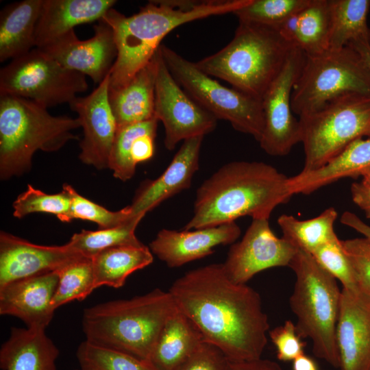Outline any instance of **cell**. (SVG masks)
Listing matches in <instances>:
<instances>
[{
	"label": "cell",
	"mask_w": 370,
	"mask_h": 370,
	"mask_svg": "<svg viewBox=\"0 0 370 370\" xmlns=\"http://www.w3.org/2000/svg\"><path fill=\"white\" fill-rule=\"evenodd\" d=\"M169 292L204 341L217 347L228 360L261 358L269 323L260 296L246 284L230 280L222 263L186 272Z\"/></svg>",
	"instance_id": "obj_1"
},
{
	"label": "cell",
	"mask_w": 370,
	"mask_h": 370,
	"mask_svg": "<svg viewBox=\"0 0 370 370\" xmlns=\"http://www.w3.org/2000/svg\"><path fill=\"white\" fill-rule=\"evenodd\" d=\"M288 180V177L263 162L227 163L198 188L193 215L184 230L215 227L244 216L269 219L278 206L293 195Z\"/></svg>",
	"instance_id": "obj_2"
},
{
	"label": "cell",
	"mask_w": 370,
	"mask_h": 370,
	"mask_svg": "<svg viewBox=\"0 0 370 370\" xmlns=\"http://www.w3.org/2000/svg\"><path fill=\"white\" fill-rule=\"evenodd\" d=\"M249 0L150 1L126 16L114 8L103 16L112 28L117 49L109 89L125 86L153 58L163 38L177 27L211 16L234 13Z\"/></svg>",
	"instance_id": "obj_3"
},
{
	"label": "cell",
	"mask_w": 370,
	"mask_h": 370,
	"mask_svg": "<svg viewBox=\"0 0 370 370\" xmlns=\"http://www.w3.org/2000/svg\"><path fill=\"white\" fill-rule=\"evenodd\" d=\"M176 310L169 291L155 288L86 308L83 331L91 343L149 361L163 326Z\"/></svg>",
	"instance_id": "obj_4"
},
{
	"label": "cell",
	"mask_w": 370,
	"mask_h": 370,
	"mask_svg": "<svg viewBox=\"0 0 370 370\" xmlns=\"http://www.w3.org/2000/svg\"><path fill=\"white\" fill-rule=\"evenodd\" d=\"M293 47L278 28L239 21L225 47L195 64L207 75L262 100Z\"/></svg>",
	"instance_id": "obj_5"
},
{
	"label": "cell",
	"mask_w": 370,
	"mask_h": 370,
	"mask_svg": "<svg viewBox=\"0 0 370 370\" xmlns=\"http://www.w3.org/2000/svg\"><path fill=\"white\" fill-rule=\"evenodd\" d=\"M78 118L53 116L25 98L0 95V177L8 180L29 171L38 150L53 152L78 137Z\"/></svg>",
	"instance_id": "obj_6"
},
{
	"label": "cell",
	"mask_w": 370,
	"mask_h": 370,
	"mask_svg": "<svg viewBox=\"0 0 370 370\" xmlns=\"http://www.w3.org/2000/svg\"><path fill=\"white\" fill-rule=\"evenodd\" d=\"M288 267L295 275L291 309L297 317L298 334L310 338L313 354L334 368H340L336 340L341 290L336 280L312 256L298 249Z\"/></svg>",
	"instance_id": "obj_7"
},
{
	"label": "cell",
	"mask_w": 370,
	"mask_h": 370,
	"mask_svg": "<svg viewBox=\"0 0 370 370\" xmlns=\"http://www.w3.org/2000/svg\"><path fill=\"white\" fill-rule=\"evenodd\" d=\"M370 95V71L360 55L346 46L306 56L293 86L291 106L299 117L348 94Z\"/></svg>",
	"instance_id": "obj_8"
},
{
	"label": "cell",
	"mask_w": 370,
	"mask_h": 370,
	"mask_svg": "<svg viewBox=\"0 0 370 370\" xmlns=\"http://www.w3.org/2000/svg\"><path fill=\"white\" fill-rule=\"evenodd\" d=\"M299 120L305 155L302 171L319 169L354 140L370 138V95H345Z\"/></svg>",
	"instance_id": "obj_9"
},
{
	"label": "cell",
	"mask_w": 370,
	"mask_h": 370,
	"mask_svg": "<svg viewBox=\"0 0 370 370\" xmlns=\"http://www.w3.org/2000/svg\"><path fill=\"white\" fill-rule=\"evenodd\" d=\"M159 48L171 75L190 97L217 119L229 121L259 142L264 124L262 100L222 85L165 45Z\"/></svg>",
	"instance_id": "obj_10"
},
{
	"label": "cell",
	"mask_w": 370,
	"mask_h": 370,
	"mask_svg": "<svg viewBox=\"0 0 370 370\" xmlns=\"http://www.w3.org/2000/svg\"><path fill=\"white\" fill-rule=\"evenodd\" d=\"M88 88L86 75L65 68L37 47L0 70V95L29 99L46 108L69 104Z\"/></svg>",
	"instance_id": "obj_11"
},
{
	"label": "cell",
	"mask_w": 370,
	"mask_h": 370,
	"mask_svg": "<svg viewBox=\"0 0 370 370\" xmlns=\"http://www.w3.org/2000/svg\"><path fill=\"white\" fill-rule=\"evenodd\" d=\"M305 58L301 50L293 47L281 71L262 98L264 124L259 143L271 156H286L301 142V125L292 110L291 94Z\"/></svg>",
	"instance_id": "obj_12"
},
{
	"label": "cell",
	"mask_w": 370,
	"mask_h": 370,
	"mask_svg": "<svg viewBox=\"0 0 370 370\" xmlns=\"http://www.w3.org/2000/svg\"><path fill=\"white\" fill-rule=\"evenodd\" d=\"M156 57L155 118L162 122L164 145L171 151L181 140L204 136L212 132L217 119L180 86L168 69L160 48Z\"/></svg>",
	"instance_id": "obj_13"
},
{
	"label": "cell",
	"mask_w": 370,
	"mask_h": 370,
	"mask_svg": "<svg viewBox=\"0 0 370 370\" xmlns=\"http://www.w3.org/2000/svg\"><path fill=\"white\" fill-rule=\"evenodd\" d=\"M297 249L291 242L274 234L269 219H253L242 239L232 245L222 264L230 280L246 284L262 271L288 267Z\"/></svg>",
	"instance_id": "obj_14"
},
{
	"label": "cell",
	"mask_w": 370,
	"mask_h": 370,
	"mask_svg": "<svg viewBox=\"0 0 370 370\" xmlns=\"http://www.w3.org/2000/svg\"><path fill=\"white\" fill-rule=\"evenodd\" d=\"M93 28V36L87 40H79L73 29L39 49L65 68L99 84L110 73L117 49L112 29L106 21L100 19Z\"/></svg>",
	"instance_id": "obj_15"
},
{
	"label": "cell",
	"mask_w": 370,
	"mask_h": 370,
	"mask_svg": "<svg viewBox=\"0 0 370 370\" xmlns=\"http://www.w3.org/2000/svg\"><path fill=\"white\" fill-rule=\"evenodd\" d=\"M110 73L86 97H77L70 108L83 128L79 143L80 160L97 169L108 168L111 149L118 125L109 101Z\"/></svg>",
	"instance_id": "obj_16"
},
{
	"label": "cell",
	"mask_w": 370,
	"mask_h": 370,
	"mask_svg": "<svg viewBox=\"0 0 370 370\" xmlns=\"http://www.w3.org/2000/svg\"><path fill=\"white\" fill-rule=\"evenodd\" d=\"M83 256L67 243L40 245L1 231L0 233V287L10 282L58 271Z\"/></svg>",
	"instance_id": "obj_17"
},
{
	"label": "cell",
	"mask_w": 370,
	"mask_h": 370,
	"mask_svg": "<svg viewBox=\"0 0 370 370\" xmlns=\"http://www.w3.org/2000/svg\"><path fill=\"white\" fill-rule=\"evenodd\" d=\"M241 234L235 221L193 230L162 229L149 247L169 267L176 268L212 254L216 246L233 244Z\"/></svg>",
	"instance_id": "obj_18"
},
{
	"label": "cell",
	"mask_w": 370,
	"mask_h": 370,
	"mask_svg": "<svg viewBox=\"0 0 370 370\" xmlns=\"http://www.w3.org/2000/svg\"><path fill=\"white\" fill-rule=\"evenodd\" d=\"M336 340L341 370H370V297L342 288Z\"/></svg>",
	"instance_id": "obj_19"
},
{
	"label": "cell",
	"mask_w": 370,
	"mask_h": 370,
	"mask_svg": "<svg viewBox=\"0 0 370 370\" xmlns=\"http://www.w3.org/2000/svg\"><path fill=\"white\" fill-rule=\"evenodd\" d=\"M58 281L53 271L0 287V314L16 317L28 328H46L53 317L51 301Z\"/></svg>",
	"instance_id": "obj_20"
},
{
	"label": "cell",
	"mask_w": 370,
	"mask_h": 370,
	"mask_svg": "<svg viewBox=\"0 0 370 370\" xmlns=\"http://www.w3.org/2000/svg\"><path fill=\"white\" fill-rule=\"evenodd\" d=\"M203 138L184 140L165 171L156 180L142 184L130 205L133 217H145L166 199L190 187L199 169Z\"/></svg>",
	"instance_id": "obj_21"
},
{
	"label": "cell",
	"mask_w": 370,
	"mask_h": 370,
	"mask_svg": "<svg viewBox=\"0 0 370 370\" xmlns=\"http://www.w3.org/2000/svg\"><path fill=\"white\" fill-rule=\"evenodd\" d=\"M114 0H43L35 32L36 47L57 40L75 26L98 21Z\"/></svg>",
	"instance_id": "obj_22"
},
{
	"label": "cell",
	"mask_w": 370,
	"mask_h": 370,
	"mask_svg": "<svg viewBox=\"0 0 370 370\" xmlns=\"http://www.w3.org/2000/svg\"><path fill=\"white\" fill-rule=\"evenodd\" d=\"M370 172V138H358L319 169L288 177L293 195H309L341 179H356Z\"/></svg>",
	"instance_id": "obj_23"
},
{
	"label": "cell",
	"mask_w": 370,
	"mask_h": 370,
	"mask_svg": "<svg viewBox=\"0 0 370 370\" xmlns=\"http://www.w3.org/2000/svg\"><path fill=\"white\" fill-rule=\"evenodd\" d=\"M40 327H13L0 349L2 370H58L59 349Z\"/></svg>",
	"instance_id": "obj_24"
},
{
	"label": "cell",
	"mask_w": 370,
	"mask_h": 370,
	"mask_svg": "<svg viewBox=\"0 0 370 370\" xmlns=\"http://www.w3.org/2000/svg\"><path fill=\"white\" fill-rule=\"evenodd\" d=\"M156 72L155 54L125 86L109 89V101L118 127L155 118Z\"/></svg>",
	"instance_id": "obj_25"
},
{
	"label": "cell",
	"mask_w": 370,
	"mask_h": 370,
	"mask_svg": "<svg viewBox=\"0 0 370 370\" xmlns=\"http://www.w3.org/2000/svg\"><path fill=\"white\" fill-rule=\"evenodd\" d=\"M158 123L153 118L118 127L108 164L114 177L123 182L130 180L136 164L152 158Z\"/></svg>",
	"instance_id": "obj_26"
},
{
	"label": "cell",
	"mask_w": 370,
	"mask_h": 370,
	"mask_svg": "<svg viewBox=\"0 0 370 370\" xmlns=\"http://www.w3.org/2000/svg\"><path fill=\"white\" fill-rule=\"evenodd\" d=\"M43 0H23L4 7L0 13V61L28 53L35 44V32Z\"/></svg>",
	"instance_id": "obj_27"
},
{
	"label": "cell",
	"mask_w": 370,
	"mask_h": 370,
	"mask_svg": "<svg viewBox=\"0 0 370 370\" xmlns=\"http://www.w3.org/2000/svg\"><path fill=\"white\" fill-rule=\"evenodd\" d=\"M330 16L328 0H310L279 28L283 38L306 56L329 49Z\"/></svg>",
	"instance_id": "obj_28"
},
{
	"label": "cell",
	"mask_w": 370,
	"mask_h": 370,
	"mask_svg": "<svg viewBox=\"0 0 370 370\" xmlns=\"http://www.w3.org/2000/svg\"><path fill=\"white\" fill-rule=\"evenodd\" d=\"M204 341L193 323L177 308L163 326L149 362L157 370H175Z\"/></svg>",
	"instance_id": "obj_29"
},
{
	"label": "cell",
	"mask_w": 370,
	"mask_h": 370,
	"mask_svg": "<svg viewBox=\"0 0 370 370\" xmlns=\"http://www.w3.org/2000/svg\"><path fill=\"white\" fill-rule=\"evenodd\" d=\"M92 260L96 288H120L130 275L152 263L153 257L149 247L143 244L128 245L103 250Z\"/></svg>",
	"instance_id": "obj_30"
},
{
	"label": "cell",
	"mask_w": 370,
	"mask_h": 370,
	"mask_svg": "<svg viewBox=\"0 0 370 370\" xmlns=\"http://www.w3.org/2000/svg\"><path fill=\"white\" fill-rule=\"evenodd\" d=\"M328 6L329 49H340L352 42L370 43L369 0H328Z\"/></svg>",
	"instance_id": "obj_31"
},
{
	"label": "cell",
	"mask_w": 370,
	"mask_h": 370,
	"mask_svg": "<svg viewBox=\"0 0 370 370\" xmlns=\"http://www.w3.org/2000/svg\"><path fill=\"white\" fill-rule=\"evenodd\" d=\"M338 213L333 207L323 210L317 217L299 220L289 214H282L278 219L284 238L298 249L308 253L322 245L337 238L334 232V223Z\"/></svg>",
	"instance_id": "obj_32"
},
{
	"label": "cell",
	"mask_w": 370,
	"mask_h": 370,
	"mask_svg": "<svg viewBox=\"0 0 370 370\" xmlns=\"http://www.w3.org/2000/svg\"><path fill=\"white\" fill-rule=\"evenodd\" d=\"M144 217H134L121 225L99 229L96 231L83 230L75 233L67 244L83 256L92 258L103 250L121 245L143 244L136 237L135 231Z\"/></svg>",
	"instance_id": "obj_33"
},
{
	"label": "cell",
	"mask_w": 370,
	"mask_h": 370,
	"mask_svg": "<svg viewBox=\"0 0 370 370\" xmlns=\"http://www.w3.org/2000/svg\"><path fill=\"white\" fill-rule=\"evenodd\" d=\"M56 273L59 281L51 301L53 310L72 301L84 300L96 288L92 258L80 256Z\"/></svg>",
	"instance_id": "obj_34"
},
{
	"label": "cell",
	"mask_w": 370,
	"mask_h": 370,
	"mask_svg": "<svg viewBox=\"0 0 370 370\" xmlns=\"http://www.w3.org/2000/svg\"><path fill=\"white\" fill-rule=\"evenodd\" d=\"M76 356L82 370H157L147 360L87 341L79 344Z\"/></svg>",
	"instance_id": "obj_35"
},
{
	"label": "cell",
	"mask_w": 370,
	"mask_h": 370,
	"mask_svg": "<svg viewBox=\"0 0 370 370\" xmlns=\"http://www.w3.org/2000/svg\"><path fill=\"white\" fill-rule=\"evenodd\" d=\"M310 0H249L235 11L240 22L260 24L279 29L293 14L306 6Z\"/></svg>",
	"instance_id": "obj_36"
},
{
	"label": "cell",
	"mask_w": 370,
	"mask_h": 370,
	"mask_svg": "<svg viewBox=\"0 0 370 370\" xmlns=\"http://www.w3.org/2000/svg\"><path fill=\"white\" fill-rule=\"evenodd\" d=\"M71 198L63 190L57 194H47L28 185L25 191L14 201L13 216L21 219L35 212L53 214L62 222H69Z\"/></svg>",
	"instance_id": "obj_37"
},
{
	"label": "cell",
	"mask_w": 370,
	"mask_h": 370,
	"mask_svg": "<svg viewBox=\"0 0 370 370\" xmlns=\"http://www.w3.org/2000/svg\"><path fill=\"white\" fill-rule=\"evenodd\" d=\"M62 190L71 198L69 222L75 219L86 220L97 223L99 229H107L121 225L134 218L130 206L118 211H110L84 197L69 184H63Z\"/></svg>",
	"instance_id": "obj_38"
},
{
	"label": "cell",
	"mask_w": 370,
	"mask_h": 370,
	"mask_svg": "<svg viewBox=\"0 0 370 370\" xmlns=\"http://www.w3.org/2000/svg\"><path fill=\"white\" fill-rule=\"evenodd\" d=\"M310 254L323 269L341 282L343 288L360 292L342 241L338 237L319 247Z\"/></svg>",
	"instance_id": "obj_39"
},
{
	"label": "cell",
	"mask_w": 370,
	"mask_h": 370,
	"mask_svg": "<svg viewBox=\"0 0 370 370\" xmlns=\"http://www.w3.org/2000/svg\"><path fill=\"white\" fill-rule=\"evenodd\" d=\"M351 263L358 288L370 297V240L365 237L342 241Z\"/></svg>",
	"instance_id": "obj_40"
},
{
	"label": "cell",
	"mask_w": 370,
	"mask_h": 370,
	"mask_svg": "<svg viewBox=\"0 0 370 370\" xmlns=\"http://www.w3.org/2000/svg\"><path fill=\"white\" fill-rule=\"evenodd\" d=\"M269 336L276 348L277 358L280 361H293L304 354L306 343L298 334L295 324L291 320L269 331Z\"/></svg>",
	"instance_id": "obj_41"
},
{
	"label": "cell",
	"mask_w": 370,
	"mask_h": 370,
	"mask_svg": "<svg viewBox=\"0 0 370 370\" xmlns=\"http://www.w3.org/2000/svg\"><path fill=\"white\" fill-rule=\"evenodd\" d=\"M227 363L217 347L204 341L175 370H227Z\"/></svg>",
	"instance_id": "obj_42"
},
{
	"label": "cell",
	"mask_w": 370,
	"mask_h": 370,
	"mask_svg": "<svg viewBox=\"0 0 370 370\" xmlns=\"http://www.w3.org/2000/svg\"><path fill=\"white\" fill-rule=\"evenodd\" d=\"M350 193L353 202L370 219V172L362 177L361 181L352 183Z\"/></svg>",
	"instance_id": "obj_43"
},
{
	"label": "cell",
	"mask_w": 370,
	"mask_h": 370,
	"mask_svg": "<svg viewBox=\"0 0 370 370\" xmlns=\"http://www.w3.org/2000/svg\"><path fill=\"white\" fill-rule=\"evenodd\" d=\"M227 370H282L276 362L267 359L254 360H228Z\"/></svg>",
	"instance_id": "obj_44"
},
{
	"label": "cell",
	"mask_w": 370,
	"mask_h": 370,
	"mask_svg": "<svg viewBox=\"0 0 370 370\" xmlns=\"http://www.w3.org/2000/svg\"><path fill=\"white\" fill-rule=\"evenodd\" d=\"M341 223L363 235L370 240V225L365 223L356 214L345 211L341 217Z\"/></svg>",
	"instance_id": "obj_45"
},
{
	"label": "cell",
	"mask_w": 370,
	"mask_h": 370,
	"mask_svg": "<svg viewBox=\"0 0 370 370\" xmlns=\"http://www.w3.org/2000/svg\"><path fill=\"white\" fill-rule=\"evenodd\" d=\"M293 370H321L311 357L304 354L293 361Z\"/></svg>",
	"instance_id": "obj_46"
},
{
	"label": "cell",
	"mask_w": 370,
	"mask_h": 370,
	"mask_svg": "<svg viewBox=\"0 0 370 370\" xmlns=\"http://www.w3.org/2000/svg\"><path fill=\"white\" fill-rule=\"evenodd\" d=\"M347 46L355 49L360 55L370 71V43L352 42Z\"/></svg>",
	"instance_id": "obj_47"
},
{
	"label": "cell",
	"mask_w": 370,
	"mask_h": 370,
	"mask_svg": "<svg viewBox=\"0 0 370 370\" xmlns=\"http://www.w3.org/2000/svg\"><path fill=\"white\" fill-rule=\"evenodd\" d=\"M75 370H82V369H75Z\"/></svg>",
	"instance_id": "obj_48"
}]
</instances>
